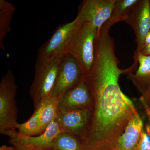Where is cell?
Instances as JSON below:
<instances>
[{"instance_id": "obj_23", "label": "cell", "mask_w": 150, "mask_h": 150, "mask_svg": "<svg viewBox=\"0 0 150 150\" xmlns=\"http://www.w3.org/2000/svg\"><path fill=\"white\" fill-rule=\"evenodd\" d=\"M0 150H14L13 147L8 146L6 145H3L0 148Z\"/></svg>"}, {"instance_id": "obj_26", "label": "cell", "mask_w": 150, "mask_h": 150, "mask_svg": "<svg viewBox=\"0 0 150 150\" xmlns=\"http://www.w3.org/2000/svg\"><path fill=\"white\" fill-rule=\"evenodd\" d=\"M14 150H16L15 149V148H14Z\"/></svg>"}, {"instance_id": "obj_8", "label": "cell", "mask_w": 150, "mask_h": 150, "mask_svg": "<svg viewBox=\"0 0 150 150\" xmlns=\"http://www.w3.org/2000/svg\"><path fill=\"white\" fill-rule=\"evenodd\" d=\"M83 77V74L77 63L72 56L67 54L60 64L51 96H61L76 86Z\"/></svg>"}, {"instance_id": "obj_15", "label": "cell", "mask_w": 150, "mask_h": 150, "mask_svg": "<svg viewBox=\"0 0 150 150\" xmlns=\"http://www.w3.org/2000/svg\"><path fill=\"white\" fill-rule=\"evenodd\" d=\"M15 7L6 0H0V48L4 49V39L11 31L12 19Z\"/></svg>"}, {"instance_id": "obj_2", "label": "cell", "mask_w": 150, "mask_h": 150, "mask_svg": "<svg viewBox=\"0 0 150 150\" xmlns=\"http://www.w3.org/2000/svg\"><path fill=\"white\" fill-rule=\"evenodd\" d=\"M64 57L36 59L34 78L30 89L34 108L46 97L51 95Z\"/></svg>"}, {"instance_id": "obj_12", "label": "cell", "mask_w": 150, "mask_h": 150, "mask_svg": "<svg viewBox=\"0 0 150 150\" xmlns=\"http://www.w3.org/2000/svg\"><path fill=\"white\" fill-rule=\"evenodd\" d=\"M124 131L115 144L117 150H135L139 144L143 131L142 118L136 112L130 118Z\"/></svg>"}, {"instance_id": "obj_4", "label": "cell", "mask_w": 150, "mask_h": 150, "mask_svg": "<svg viewBox=\"0 0 150 150\" xmlns=\"http://www.w3.org/2000/svg\"><path fill=\"white\" fill-rule=\"evenodd\" d=\"M16 90L15 78L8 70L0 82V133L3 135L17 130Z\"/></svg>"}, {"instance_id": "obj_11", "label": "cell", "mask_w": 150, "mask_h": 150, "mask_svg": "<svg viewBox=\"0 0 150 150\" xmlns=\"http://www.w3.org/2000/svg\"><path fill=\"white\" fill-rule=\"evenodd\" d=\"M93 109H81L58 113L55 120L63 132L74 134L83 142L88 134Z\"/></svg>"}, {"instance_id": "obj_21", "label": "cell", "mask_w": 150, "mask_h": 150, "mask_svg": "<svg viewBox=\"0 0 150 150\" xmlns=\"http://www.w3.org/2000/svg\"><path fill=\"white\" fill-rule=\"evenodd\" d=\"M92 150H117L115 148V145L113 146H107L103 147L97 149H94Z\"/></svg>"}, {"instance_id": "obj_9", "label": "cell", "mask_w": 150, "mask_h": 150, "mask_svg": "<svg viewBox=\"0 0 150 150\" xmlns=\"http://www.w3.org/2000/svg\"><path fill=\"white\" fill-rule=\"evenodd\" d=\"M93 105L92 97L84 76L76 86L58 97L59 113L93 109Z\"/></svg>"}, {"instance_id": "obj_10", "label": "cell", "mask_w": 150, "mask_h": 150, "mask_svg": "<svg viewBox=\"0 0 150 150\" xmlns=\"http://www.w3.org/2000/svg\"><path fill=\"white\" fill-rule=\"evenodd\" d=\"M125 22L134 30L137 43L135 52L139 53L144 47L145 38L150 30V0H138L129 12Z\"/></svg>"}, {"instance_id": "obj_7", "label": "cell", "mask_w": 150, "mask_h": 150, "mask_svg": "<svg viewBox=\"0 0 150 150\" xmlns=\"http://www.w3.org/2000/svg\"><path fill=\"white\" fill-rule=\"evenodd\" d=\"M62 132L59 123L54 120L46 131L38 136H23L17 130L9 131L5 135L9 137L10 143L13 147H23L34 150H52L55 140Z\"/></svg>"}, {"instance_id": "obj_17", "label": "cell", "mask_w": 150, "mask_h": 150, "mask_svg": "<svg viewBox=\"0 0 150 150\" xmlns=\"http://www.w3.org/2000/svg\"><path fill=\"white\" fill-rule=\"evenodd\" d=\"M16 128L20 134L28 137L38 136L43 133L40 125L38 108H35L33 114L26 122L17 123Z\"/></svg>"}, {"instance_id": "obj_14", "label": "cell", "mask_w": 150, "mask_h": 150, "mask_svg": "<svg viewBox=\"0 0 150 150\" xmlns=\"http://www.w3.org/2000/svg\"><path fill=\"white\" fill-rule=\"evenodd\" d=\"M35 108L39 110L40 125L44 132L50 123L55 120L59 113L58 97L47 96Z\"/></svg>"}, {"instance_id": "obj_6", "label": "cell", "mask_w": 150, "mask_h": 150, "mask_svg": "<svg viewBox=\"0 0 150 150\" xmlns=\"http://www.w3.org/2000/svg\"><path fill=\"white\" fill-rule=\"evenodd\" d=\"M115 1L116 0H85L79 7L76 17L82 24L91 25L99 31L111 17Z\"/></svg>"}, {"instance_id": "obj_1", "label": "cell", "mask_w": 150, "mask_h": 150, "mask_svg": "<svg viewBox=\"0 0 150 150\" xmlns=\"http://www.w3.org/2000/svg\"><path fill=\"white\" fill-rule=\"evenodd\" d=\"M114 52V41L108 36L95 43L94 60L91 71L84 77L93 102V112L87 137L86 150L115 145L129 120L137 112L131 99L121 91L119 78L137 69L134 62L121 69Z\"/></svg>"}, {"instance_id": "obj_25", "label": "cell", "mask_w": 150, "mask_h": 150, "mask_svg": "<svg viewBox=\"0 0 150 150\" xmlns=\"http://www.w3.org/2000/svg\"><path fill=\"white\" fill-rule=\"evenodd\" d=\"M149 115V119H150V115Z\"/></svg>"}, {"instance_id": "obj_5", "label": "cell", "mask_w": 150, "mask_h": 150, "mask_svg": "<svg viewBox=\"0 0 150 150\" xmlns=\"http://www.w3.org/2000/svg\"><path fill=\"white\" fill-rule=\"evenodd\" d=\"M82 25L76 17L73 21L57 28L51 37L39 48L37 59L64 57L68 54L75 34Z\"/></svg>"}, {"instance_id": "obj_13", "label": "cell", "mask_w": 150, "mask_h": 150, "mask_svg": "<svg viewBox=\"0 0 150 150\" xmlns=\"http://www.w3.org/2000/svg\"><path fill=\"white\" fill-rule=\"evenodd\" d=\"M134 58L137 59L139 67L135 74L130 73L131 79L146 100H150V56L134 52Z\"/></svg>"}, {"instance_id": "obj_24", "label": "cell", "mask_w": 150, "mask_h": 150, "mask_svg": "<svg viewBox=\"0 0 150 150\" xmlns=\"http://www.w3.org/2000/svg\"><path fill=\"white\" fill-rule=\"evenodd\" d=\"M13 147L15 148L16 150H34L21 146H15Z\"/></svg>"}, {"instance_id": "obj_16", "label": "cell", "mask_w": 150, "mask_h": 150, "mask_svg": "<svg viewBox=\"0 0 150 150\" xmlns=\"http://www.w3.org/2000/svg\"><path fill=\"white\" fill-rule=\"evenodd\" d=\"M52 150H86V149L81 137L62 132L55 140Z\"/></svg>"}, {"instance_id": "obj_18", "label": "cell", "mask_w": 150, "mask_h": 150, "mask_svg": "<svg viewBox=\"0 0 150 150\" xmlns=\"http://www.w3.org/2000/svg\"><path fill=\"white\" fill-rule=\"evenodd\" d=\"M138 0H116L112 15L109 19L113 23L126 21L129 12Z\"/></svg>"}, {"instance_id": "obj_20", "label": "cell", "mask_w": 150, "mask_h": 150, "mask_svg": "<svg viewBox=\"0 0 150 150\" xmlns=\"http://www.w3.org/2000/svg\"><path fill=\"white\" fill-rule=\"evenodd\" d=\"M139 53L145 56H150V44L144 47Z\"/></svg>"}, {"instance_id": "obj_19", "label": "cell", "mask_w": 150, "mask_h": 150, "mask_svg": "<svg viewBox=\"0 0 150 150\" xmlns=\"http://www.w3.org/2000/svg\"><path fill=\"white\" fill-rule=\"evenodd\" d=\"M135 150H150V126H146V130H143L141 139Z\"/></svg>"}, {"instance_id": "obj_22", "label": "cell", "mask_w": 150, "mask_h": 150, "mask_svg": "<svg viewBox=\"0 0 150 150\" xmlns=\"http://www.w3.org/2000/svg\"><path fill=\"white\" fill-rule=\"evenodd\" d=\"M149 44H150V30L148 33L145 38L144 47L149 45Z\"/></svg>"}, {"instance_id": "obj_3", "label": "cell", "mask_w": 150, "mask_h": 150, "mask_svg": "<svg viewBox=\"0 0 150 150\" xmlns=\"http://www.w3.org/2000/svg\"><path fill=\"white\" fill-rule=\"evenodd\" d=\"M98 29L88 24H82L73 38L68 54L80 67L83 76L89 74L94 60L95 41Z\"/></svg>"}]
</instances>
